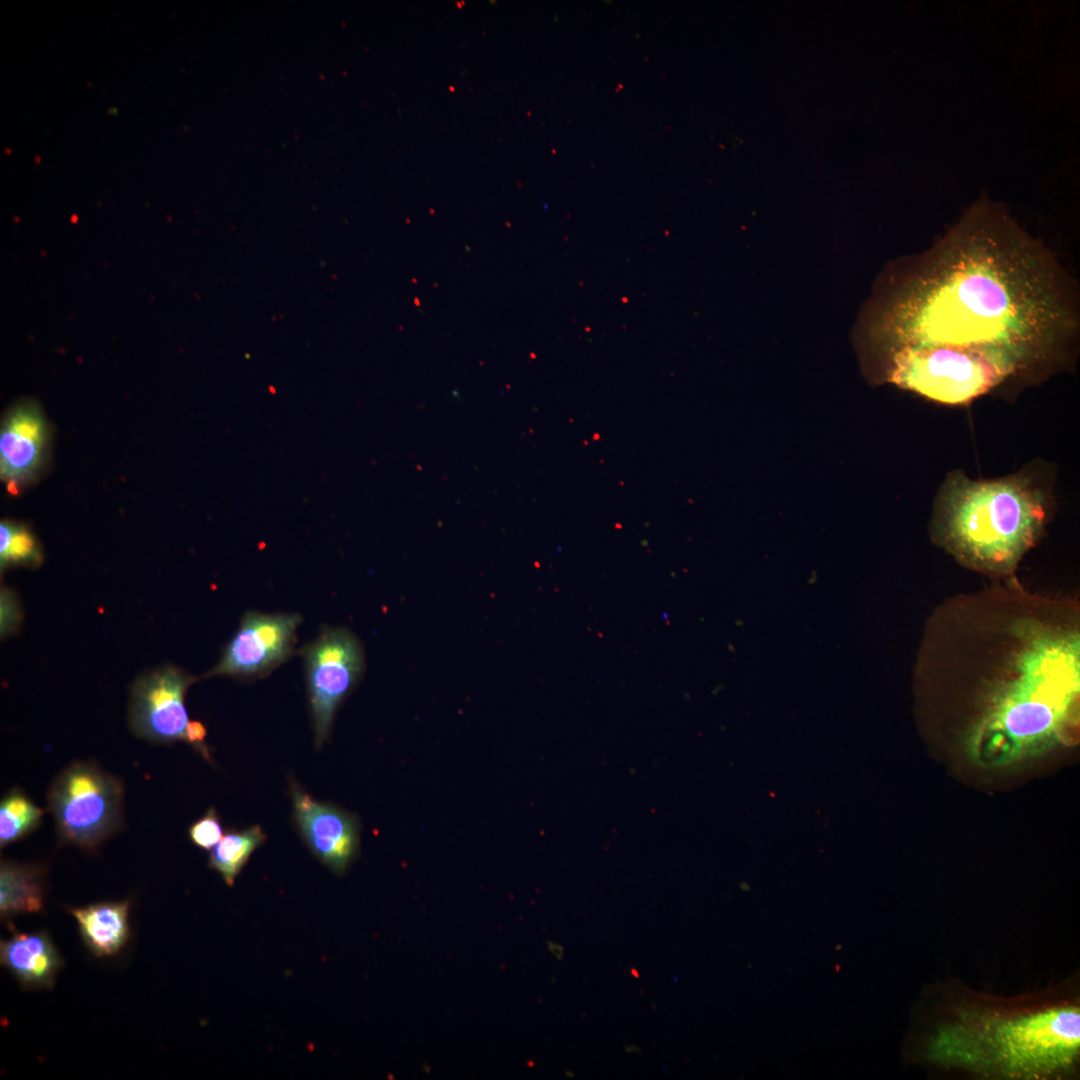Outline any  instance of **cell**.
<instances>
[{"instance_id":"15","label":"cell","mask_w":1080,"mask_h":1080,"mask_svg":"<svg viewBox=\"0 0 1080 1080\" xmlns=\"http://www.w3.org/2000/svg\"><path fill=\"white\" fill-rule=\"evenodd\" d=\"M44 811L23 792L14 789L7 793L0 804V845L4 847L35 830Z\"/></svg>"},{"instance_id":"9","label":"cell","mask_w":1080,"mask_h":1080,"mask_svg":"<svg viewBox=\"0 0 1080 1080\" xmlns=\"http://www.w3.org/2000/svg\"><path fill=\"white\" fill-rule=\"evenodd\" d=\"M294 821L311 852L333 872L342 873L359 845L358 820L330 803L291 786Z\"/></svg>"},{"instance_id":"2","label":"cell","mask_w":1080,"mask_h":1080,"mask_svg":"<svg viewBox=\"0 0 1080 1080\" xmlns=\"http://www.w3.org/2000/svg\"><path fill=\"white\" fill-rule=\"evenodd\" d=\"M1011 648L970 736L976 756L1002 764L1059 740L1075 718L1079 633L1034 617L1011 623Z\"/></svg>"},{"instance_id":"12","label":"cell","mask_w":1080,"mask_h":1080,"mask_svg":"<svg viewBox=\"0 0 1080 1080\" xmlns=\"http://www.w3.org/2000/svg\"><path fill=\"white\" fill-rule=\"evenodd\" d=\"M130 899L104 901L84 907H69L78 924L81 938L96 957L119 953L130 937Z\"/></svg>"},{"instance_id":"3","label":"cell","mask_w":1080,"mask_h":1080,"mask_svg":"<svg viewBox=\"0 0 1080 1080\" xmlns=\"http://www.w3.org/2000/svg\"><path fill=\"white\" fill-rule=\"evenodd\" d=\"M924 1056L987 1079H1059L1079 1061L1080 1008L1068 1000L961 1004L927 1035Z\"/></svg>"},{"instance_id":"4","label":"cell","mask_w":1080,"mask_h":1080,"mask_svg":"<svg viewBox=\"0 0 1080 1080\" xmlns=\"http://www.w3.org/2000/svg\"><path fill=\"white\" fill-rule=\"evenodd\" d=\"M1047 508V492L1028 474L973 480L957 471L940 488L934 524L940 543L963 564L1003 574L1036 543Z\"/></svg>"},{"instance_id":"17","label":"cell","mask_w":1080,"mask_h":1080,"mask_svg":"<svg viewBox=\"0 0 1080 1080\" xmlns=\"http://www.w3.org/2000/svg\"><path fill=\"white\" fill-rule=\"evenodd\" d=\"M188 835L190 841L197 847L204 850L212 849L223 837L222 824L216 810L209 808L202 817L191 824Z\"/></svg>"},{"instance_id":"8","label":"cell","mask_w":1080,"mask_h":1080,"mask_svg":"<svg viewBox=\"0 0 1080 1080\" xmlns=\"http://www.w3.org/2000/svg\"><path fill=\"white\" fill-rule=\"evenodd\" d=\"M195 678L174 666L162 667L138 679L132 689L130 724L140 738L172 743L186 741V690Z\"/></svg>"},{"instance_id":"13","label":"cell","mask_w":1080,"mask_h":1080,"mask_svg":"<svg viewBox=\"0 0 1080 1080\" xmlns=\"http://www.w3.org/2000/svg\"><path fill=\"white\" fill-rule=\"evenodd\" d=\"M44 867L2 861L0 866V916L11 920L23 913H38L44 906Z\"/></svg>"},{"instance_id":"6","label":"cell","mask_w":1080,"mask_h":1080,"mask_svg":"<svg viewBox=\"0 0 1080 1080\" xmlns=\"http://www.w3.org/2000/svg\"><path fill=\"white\" fill-rule=\"evenodd\" d=\"M316 746L327 739L335 711L363 668L358 640L344 628H324L302 650Z\"/></svg>"},{"instance_id":"1","label":"cell","mask_w":1080,"mask_h":1080,"mask_svg":"<svg viewBox=\"0 0 1080 1080\" xmlns=\"http://www.w3.org/2000/svg\"><path fill=\"white\" fill-rule=\"evenodd\" d=\"M1076 280L1001 205L976 202L928 249L877 278L854 335L866 373L949 405L1067 365Z\"/></svg>"},{"instance_id":"16","label":"cell","mask_w":1080,"mask_h":1080,"mask_svg":"<svg viewBox=\"0 0 1080 1080\" xmlns=\"http://www.w3.org/2000/svg\"><path fill=\"white\" fill-rule=\"evenodd\" d=\"M41 561V552L36 538L28 528L10 521L0 525V562L1 568L10 565H37Z\"/></svg>"},{"instance_id":"14","label":"cell","mask_w":1080,"mask_h":1080,"mask_svg":"<svg viewBox=\"0 0 1080 1080\" xmlns=\"http://www.w3.org/2000/svg\"><path fill=\"white\" fill-rule=\"evenodd\" d=\"M265 839L266 835L258 825L241 831H228L211 849L208 865L222 876L228 886H232L252 853Z\"/></svg>"},{"instance_id":"5","label":"cell","mask_w":1080,"mask_h":1080,"mask_svg":"<svg viewBox=\"0 0 1080 1080\" xmlns=\"http://www.w3.org/2000/svg\"><path fill=\"white\" fill-rule=\"evenodd\" d=\"M123 787L93 763L78 762L53 782L49 808L62 842L97 848L121 824Z\"/></svg>"},{"instance_id":"10","label":"cell","mask_w":1080,"mask_h":1080,"mask_svg":"<svg viewBox=\"0 0 1080 1080\" xmlns=\"http://www.w3.org/2000/svg\"><path fill=\"white\" fill-rule=\"evenodd\" d=\"M47 439L46 421L35 404H19L6 415L0 432V474L9 487L28 481L39 470Z\"/></svg>"},{"instance_id":"11","label":"cell","mask_w":1080,"mask_h":1080,"mask_svg":"<svg viewBox=\"0 0 1080 1080\" xmlns=\"http://www.w3.org/2000/svg\"><path fill=\"white\" fill-rule=\"evenodd\" d=\"M2 940L1 964L17 979L22 988H52L63 964L49 934L45 931L18 932Z\"/></svg>"},{"instance_id":"18","label":"cell","mask_w":1080,"mask_h":1080,"mask_svg":"<svg viewBox=\"0 0 1080 1080\" xmlns=\"http://www.w3.org/2000/svg\"><path fill=\"white\" fill-rule=\"evenodd\" d=\"M206 734L207 731L203 723L197 720H192L188 722L186 728V742L189 743L204 758L211 761L210 753L205 742Z\"/></svg>"},{"instance_id":"7","label":"cell","mask_w":1080,"mask_h":1080,"mask_svg":"<svg viewBox=\"0 0 1080 1080\" xmlns=\"http://www.w3.org/2000/svg\"><path fill=\"white\" fill-rule=\"evenodd\" d=\"M301 621L299 614L247 612L220 661L204 677H254L270 672L293 654Z\"/></svg>"}]
</instances>
